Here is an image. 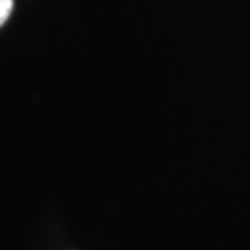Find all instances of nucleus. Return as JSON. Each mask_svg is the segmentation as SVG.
I'll use <instances>...</instances> for the list:
<instances>
[{
    "label": "nucleus",
    "mask_w": 250,
    "mask_h": 250,
    "mask_svg": "<svg viewBox=\"0 0 250 250\" xmlns=\"http://www.w3.org/2000/svg\"><path fill=\"white\" fill-rule=\"evenodd\" d=\"M13 11V0H0V26L6 22Z\"/></svg>",
    "instance_id": "f257e3e1"
}]
</instances>
